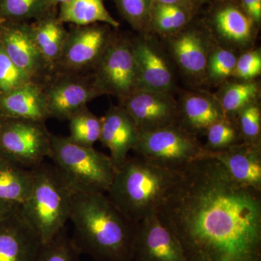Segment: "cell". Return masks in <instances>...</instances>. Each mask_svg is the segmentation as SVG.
<instances>
[{
  "label": "cell",
  "mask_w": 261,
  "mask_h": 261,
  "mask_svg": "<svg viewBox=\"0 0 261 261\" xmlns=\"http://www.w3.org/2000/svg\"><path fill=\"white\" fill-rule=\"evenodd\" d=\"M187 261H261V191L202 158L176 172L156 212Z\"/></svg>",
  "instance_id": "6da1fadb"
},
{
  "label": "cell",
  "mask_w": 261,
  "mask_h": 261,
  "mask_svg": "<svg viewBox=\"0 0 261 261\" xmlns=\"http://www.w3.org/2000/svg\"><path fill=\"white\" fill-rule=\"evenodd\" d=\"M69 220L72 241L96 261H134L138 224L126 217L105 193H74Z\"/></svg>",
  "instance_id": "7a4b0ae2"
},
{
  "label": "cell",
  "mask_w": 261,
  "mask_h": 261,
  "mask_svg": "<svg viewBox=\"0 0 261 261\" xmlns=\"http://www.w3.org/2000/svg\"><path fill=\"white\" fill-rule=\"evenodd\" d=\"M175 174L142 158H128L117 170L107 196L128 219L139 224L156 214Z\"/></svg>",
  "instance_id": "3957f363"
},
{
  "label": "cell",
  "mask_w": 261,
  "mask_h": 261,
  "mask_svg": "<svg viewBox=\"0 0 261 261\" xmlns=\"http://www.w3.org/2000/svg\"><path fill=\"white\" fill-rule=\"evenodd\" d=\"M33 171L32 188L20 210L45 244L65 228L74 193L53 163L44 161Z\"/></svg>",
  "instance_id": "277c9868"
},
{
  "label": "cell",
  "mask_w": 261,
  "mask_h": 261,
  "mask_svg": "<svg viewBox=\"0 0 261 261\" xmlns=\"http://www.w3.org/2000/svg\"><path fill=\"white\" fill-rule=\"evenodd\" d=\"M50 159L73 193L106 194L116 173L110 156L68 136H51Z\"/></svg>",
  "instance_id": "5b68a950"
},
{
  "label": "cell",
  "mask_w": 261,
  "mask_h": 261,
  "mask_svg": "<svg viewBox=\"0 0 261 261\" xmlns=\"http://www.w3.org/2000/svg\"><path fill=\"white\" fill-rule=\"evenodd\" d=\"M134 151L138 157L173 172L205 154L203 145L196 136L178 125L140 133Z\"/></svg>",
  "instance_id": "8992f818"
},
{
  "label": "cell",
  "mask_w": 261,
  "mask_h": 261,
  "mask_svg": "<svg viewBox=\"0 0 261 261\" xmlns=\"http://www.w3.org/2000/svg\"><path fill=\"white\" fill-rule=\"evenodd\" d=\"M51 136L44 122L3 116L0 152L33 170L50 159Z\"/></svg>",
  "instance_id": "52a82bcc"
},
{
  "label": "cell",
  "mask_w": 261,
  "mask_h": 261,
  "mask_svg": "<svg viewBox=\"0 0 261 261\" xmlns=\"http://www.w3.org/2000/svg\"><path fill=\"white\" fill-rule=\"evenodd\" d=\"M94 82L102 94L120 101L138 89V73L132 42L111 38L94 68Z\"/></svg>",
  "instance_id": "ba28073f"
},
{
  "label": "cell",
  "mask_w": 261,
  "mask_h": 261,
  "mask_svg": "<svg viewBox=\"0 0 261 261\" xmlns=\"http://www.w3.org/2000/svg\"><path fill=\"white\" fill-rule=\"evenodd\" d=\"M109 25H74L68 31L55 73L85 74L94 69L111 39Z\"/></svg>",
  "instance_id": "9c48e42d"
},
{
  "label": "cell",
  "mask_w": 261,
  "mask_h": 261,
  "mask_svg": "<svg viewBox=\"0 0 261 261\" xmlns=\"http://www.w3.org/2000/svg\"><path fill=\"white\" fill-rule=\"evenodd\" d=\"M54 74L43 84L50 118L68 121L102 94L92 75Z\"/></svg>",
  "instance_id": "30bf717a"
},
{
  "label": "cell",
  "mask_w": 261,
  "mask_h": 261,
  "mask_svg": "<svg viewBox=\"0 0 261 261\" xmlns=\"http://www.w3.org/2000/svg\"><path fill=\"white\" fill-rule=\"evenodd\" d=\"M0 42L12 61L32 82L44 84L53 75L38 50L30 23L0 21Z\"/></svg>",
  "instance_id": "8fae6325"
},
{
  "label": "cell",
  "mask_w": 261,
  "mask_h": 261,
  "mask_svg": "<svg viewBox=\"0 0 261 261\" xmlns=\"http://www.w3.org/2000/svg\"><path fill=\"white\" fill-rule=\"evenodd\" d=\"M140 133L178 125V106L167 92L137 89L122 99Z\"/></svg>",
  "instance_id": "7c38bea8"
},
{
  "label": "cell",
  "mask_w": 261,
  "mask_h": 261,
  "mask_svg": "<svg viewBox=\"0 0 261 261\" xmlns=\"http://www.w3.org/2000/svg\"><path fill=\"white\" fill-rule=\"evenodd\" d=\"M134 261H187L174 236L165 227L157 214L138 224L134 248Z\"/></svg>",
  "instance_id": "4fadbf2b"
},
{
  "label": "cell",
  "mask_w": 261,
  "mask_h": 261,
  "mask_svg": "<svg viewBox=\"0 0 261 261\" xmlns=\"http://www.w3.org/2000/svg\"><path fill=\"white\" fill-rule=\"evenodd\" d=\"M42 245L20 206L0 219V261H34Z\"/></svg>",
  "instance_id": "5bb4252c"
},
{
  "label": "cell",
  "mask_w": 261,
  "mask_h": 261,
  "mask_svg": "<svg viewBox=\"0 0 261 261\" xmlns=\"http://www.w3.org/2000/svg\"><path fill=\"white\" fill-rule=\"evenodd\" d=\"M99 141L109 149L110 158L116 171L128 159L138 142L140 132L126 110L121 106H112L101 118Z\"/></svg>",
  "instance_id": "9a60e30c"
},
{
  "label": "cell",
  "mask_w": 261,
  "mask_h": 261,
  "mask_svg": "<svg viewBox=\"0 0 261 261\" xmlns=\"http://www.w3.org/2000/svg\"><path fill=\"white\" fill-rule=\"evenodd\" d=\"M204 157L219 161L240 185L261 191V144L242 142L224 150H205Z\"/></svg>",
  "instance_id": "2e32d148"
},
{
  "label": "cell",
  "mask_w": 261,
  "mask_h": 261,
  "mask_svg": "<svg viewBox=\"0 0 261 261\" xmlns=\"http://www.w3.org/2000/svg\"><path fill=\"white\" fill-rule=\"evenodd\" d=\"M0 113L7 118L45 122L50 116L43 84L30 82L0 94Z\"/></svg>",
  "instance_id": "e0dca14e"
},
{
  "label": "cell",
  "mask_w": 261,
  "mask_h": 261,
  "mask_svg": "<svg viewBox=\"0 0 261 261\" xmlns=\"http://www.w3.org/2000/svg\"><path fill=\"white\" fill-rule=\"evenodd\" d=\"M138 73V89L155 92H169L173 86V74L168 63L148 42L132 43Z\"/></svg>",
  "instance_id": "ac0fdd59"
},
{
  "label": "cell",
  "mask_w": 261,
  "mask_h": 261,
  "mask_svg": "<svg viewBox=\"0 0 261 261\" xmlns=\"http://www.w3.org/2000/svg\"><path fill=\"white\" fill-rule=\"evenodd\" d=\"M210 21L221 37L236 44H245L251 39L256 25L238 2H220L210 15Z\"/></svg>",
  "instance_id": "d6986e66"
},
{
  "label": "cell",
  "mask_w": 261,
  "mask_h": 261,
  "mask_svg": "<svg viewBox=\"0 0 261 261\" xmlns=\"http://www.w3.org/2000/svg\"><path fill=\"white\" fill-rule=\"evenodd\" d=\"M33 39L38 50L53 74L68 37L63 22L55 10L30 23Z\"/></svg>",
  "instance_id": "ffe728a7"
},
{
  "label": "cell",
  "mask_w": 261,
  "mask_h": 261,
  "mask_svg": "<svg viewBox=\"0 0 261 261\" xmlns=\"http://www.w3.org/2000/svg\"><path fill=\"white\" fill-rule=\"evenodd\" d=\"M178 111V126L195 136L206 132L213 123L226 117L218 99L202 94L187 96Z\"/></svg>",
  "instance_id": "44dd1931"
},
{
  "label": "cell",
  "mask_w": 261,
  "mask_h": 261,
  "mask_svg": "<svg viewBox=\"0 0 261 261\" xmlns=\"http://www.w3.org/2000/svg\"><path fill=\"white\" fill-rule=\"evenodd\" d=\"M175 58L187 74L200 77L207 70V47L204 38L195 29L181 32L171 41Z\"/></svg>",
  "instance_id": "7402d4cb"
},
{
  "label": "cell",
  "mask_w": 261,
  "mask_h": 261,
  "mask_svg": "<svg viewBox=\"0 0 261 261\" xmlns=\"http://www.w3.org/2000/svg\"><path fill=\"white\" fill-rule=\"evenodd\" d=\"M33 178V170L0 152V200L21 205L32 188Z\"/></svg>",
  "instance_id": "603a6c76"
},
{
  "label": "cell",
  "mask_w": 261,
  "mask_h": 261,
  "mask_svg": "<svg viewBox=\"0 0 261 261\" xmlns=\"http://www.w3.org/2000/svg\"><path fill=\"white\" fill-rule=\"evenodd\" d=\"M58 17L63 23L80 27L99 23L115 29L120 25L106 9L102 0H71L63 3L60 5Z\"/></svg>",
  "instance_id": "cb8c5ba5"
},
{
  "label": "cell",
  "mask_w": 261,
  "mask_h": 261,
  "mask_svg": "<svg viewBox=\"0 0 261 261\" xmlns=\"http://www.w3.org/2000/svg\"><path fill=\"white\" fill-rule=\"evenodd\" d=\"M55 8L51 0H0V21L28 23Z\"/></svg>",
  "instance_id": "d4e9b609"
},
{
  "label": "cell",
  "mask_w": 261,
  "mask_h": 261,
  "mask_svg": "<svg viewBox=\"0 0 261 261\" xmlns=\"http://www.w3.org/2000/svg\"><path fill=\"white\" fill-rule=\"evenodd\" d=\"M194 15L181 7L153 2L149 16V27L164 34L178 32L186 27Z\"/></svg>",
  "instance_id": "484cf974"
},
{
  "label": "cell",
  "mask_w": 261,
  "mask_h": 261,
  "mask_svg": "<svg viewBox=\"0 0 261 261\" xmlns=\"http://www.w3.org/2000/svg\"><path fill=\"white\" fill-rule=\"evenodd\" d=\"M258 86L251 82L228 84L218 99L225 116L236 118L238 113L247 105L255 102Z\"/></svg>",
  "instance_id": "4316f807"
},
{
  "label": "cell",
  "mask_w": 261,
  "mask_h": 261,
  "mask_svg": "<svg viewBox=\"0 0 261 261\" xmlns=\"http://www.w3.org/2000/svg\"><path fill=\"white\" fill-rule=\"evenodd\" d=\"M70 135L68 137L79 145L93 147L99 140L102 121L101 118L85 108L68 120Z\"/></svg>",
  "instance_id": "83f0119b"
},
{
  "label": "cell",
  "mask_w": 261,
  "mask_h": 261,
  "mask_svg": "<svg viewBox=\"0 0 261 261\" xmlns=\"http://www.w3.org/2000/svg\"><path fill=\"white\" fill-rule=\"evenodd\" d=\"M206 134L207 143L203 147L208 152L224 150L243 142L236 118L225 117L215 122Z\"/></svg>",
  "instance_id": "f1b7e54d"
},
{
  "label": "cell",
  "mask_w": 261,
  "mask_h": 261,
  "mask_svg": "<svg viewBox=\"0 0 261 261\" xmlns=\"http://www.w3.org/2000/svg\"><path fill=\"white\" fill-rule=\"evenodd\" d=\"M80 255L65 228L49 243L42 244L34 261H81Z\"/></svg>",
  "instance_id": "f546056e"
},
{
  "label": "cell",
  "mask_w": 261,
  "mask_h": 261,
  "mask_svg": "<svg viewBox=\"0 0 261 261\" xmlns=\"http://www.w3.org/2000/svg\"><path fill=\"white\" fill-rule=\"evenodd\" d=\"M122 16L136 30L149 28V16L154 0H114Z\"/></svg>",
  "instance_id": "4dcf8cb0"
},
{
  "label": "cell",
  "mask_w": 261,
  "mask_h": 261,
  "mask_svg": "<svg viewBox=\"0 0 261 261\" xmlns=\"http://www.w3.org/2000/svg\"><path fill=\"white\" fill-rule=\"evenodd\" d=\"M243 142L260 144L261 111L253 102L242 109L236 116Z\"/></svg>",
  "instance_id": "1f68e13d"
},
{
  "label": "cell",
  "mask_w": 261,
  "mask_h": 261,
  "mask_svg": "<svg viewBox=\"0 0 261 261\" xmlns=\"http://www.w3.org/2000/svg\"><path fill=\"white\" fill-rule=\"evenodd\" d=\"M30 82L32 80L14 64L0 42V94L8 93Z\"/></svg>",
  "instance_id": "d6a6232c"
},
{
  "label": "cell",
  "mask_w": 261,
  "mask_h": 261,
  "mask_svg": "<svg viewBox=\"0 0 261 261\" xmlns=\"http://www.w3.org/2000/svg\"><path fill=\"white\" fill-rule=\"evenodd\" d=\"M238 58L232 51L217 49L208 57L207 70L211 80L220 82L233 75Z\"/></svg>",
  "instance_id": "836d02e7"
},
{
  "label": "cell",
  "mask_w": 261,
  "mask_h": 261,
  "mask_svg": "<svg viewBox=\"0 0 261 261\" xmlns=\"http://www.w3.org/2000/svg\"><path fill=\"white\" fill-rule=\"evenodd\" d=\"M261 73V55L260 51L245 53L237 60L233 75L245 82H249L258 76Z\"/></svg>",
  "instance_id": "e575fe53"
},
{
  "label": "cell",
  "mask_w": 261,
  "mask_h": 261,
  "mask_svg": "<svg viewBox=\"0 0 261 261\" xmlns=\"http://www.w3.org/2000/svg\"><path fill=\"white\" fill-rule=\"evenodd\" d=\"M238 3L254 23H260L261 0H239Z\"/></svg>",
  "instance_id": "d590c367"
},
{
  "label": "cell",
  "mask_w": 261,
  "mask_h": 261,
  "mask_svg": "<svg viewBox=\"0 0 261 261\" xmlns=\"http://www.w3.org/2000/svg\"><path fill=\"white\" fill-rule=\"evenodd\" d=\"M154 2L161 4L175 5L181 7L195 14L200 3L196 0H154Z\"/></svg>",
  "instance_id": "8d00e7d4"
},
{
  "label": "cell",
  "mask_w": 261,
  "mask_h": 261,
  "mask_svg": "<svg viewBox=\"0 0 261 261\" xmlns=\"http://www.w3.org/2000/svg\"><path fill=\"white\" fill-rule=\"evenodd\" d=\"M19 206L12 205V204L8 203V202L0 200V219L8 216V214L13 212Z\"/></svg>",
  "instance_id": "74e56055"
},
{
  "label": "cell",
  "mask_w": 261,
  "mask_h": 261,
  "mask_svg": "<svg viewBox=\"0 0 261 261\" xmlns=\"http://www.w3.org/2000/svg\"><path fill=\"white\" fill-rule=\"evenodd\" d=\"M71 1V0H51L53 4L55 7L58 5L63 4V3H68V2Z\"/></svg>",
  "instance_id": "f35d334b"
},
{
  "label": "cell",
  "mask_w": 261,
  "mask_h": 261,
  "mask_svg": "<svg viewBox=\"0 0 261 261\" xmlns=\"http://www.w3.org/2000/svg\"><path fill=\"white\" fill-rule=\"evenodd\" d=\"M196 1H197V3H199L200 4V3H204V2L209 1V0H196Z\"/></svg>",
  "instance_id": "ab89813d"
},
{
  "label": "cell",
  "mask_w": 261,
  "mask_h": 261,
  "mask_svg": "<svg viewBox=\"0 0 261 261\" xmlns=\"http://www.w3.org/2000/svg\"><path fill=\"white\" fill-rule=\"evenodd\" d=\"M2 118H3V116H2L1 113H0V123H1Z\"/></svg>",
  "instance_id": "60d3db41"
}]
</instances>
